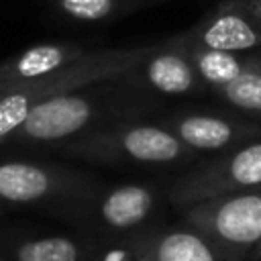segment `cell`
Wrapping results in <instances>:
<instances>
[{
    "instance_id": "obj_1",
    "label": "cell",
    "mask_w": 261,
    "mask_h": 261,
    "mask_svg": "<svg viewBox=\"0 0 261 261\" xmlns=\"http://www.w3.org/2000/svg\"><path fill=\"white\" fill-rule=\"evenodd\" d=\"M149 108L145 90L126 75L102 80L73 92L39 102L6 143L20 147H49L88 130L130 120Z\"/></svg>"
},
{
    "instance_id": "obj_2",
    "label": "cell",
    "mask_w": 261,
    "mask_h": 261,
    "mask_svg": "<svg viewBox=\"0 0 261 261\" xmlns=\"http://www.w3.org/2000/svg\"><path fill=\"white\" fill-rule=\"evenodd\" d=\"M163 41L133 45V47H114V49H96L86 51L75 61L63 65L57 71L47 75L20 82L14 86L2 88L0 96V145L24 122L29 112L43 100L73 92L77 88L126 75L135 65L159 49Z\"/></svg>"
},
{
    "instance_id": "obj_3",
    "label": "cell",
    "mask_w": 261,
    "mask_h": 261,
    "mask_svg": "<svg viewBox=\"0 0 261 261\" xmlns=\"http://www.w3.org/2000/svg\"><path fill=\"white\" fill-rule=\"evenodd\" d=\"M53 149L73 159L145 167H171L190 163L198 157V153L186 147L163 122L135 120H120L88 130Z\"/></svg>"
},
{
    "instance_id": "obj_4",
    "label": "cell",
    "mask_w": 261,
    "mask_h": 261,
    "mask_svg": "<svg viewBox=\"0 0 261 261\" xmlns=\"http://www.w3.org/2000/svg\"><path fill=\"white\" fill-rule=\"evenodd\" d=\"M100 184L77 169L22 159L0 161V204L73 208Z\"/></svg>"
},
{
    "instance_id": "obj_5",
    "label": "cell",
    "mask_w": 261,
    "mask_h": 261,
    "mask_svg": "<svg viewBox=\"0 0 261 261\" xmlns=\"http://www.w3.org/2000/svg\"><path fill=\"white\" fill-rule=\"evenodd\" d=\"M181 222L241 255L261 243V188L212 196L181 208Z\"/></svg>"
},
{
    "instance_id": "obj_6",
    "label": "cell",
    "mask_w": 261,
    "mask_h": 261,
    "mask_svg": "<svg viewBox=\"0 0 261 261\" xmlns=\"http://www.w3.org/2000/svg\"><path fill=\"white\" fill-rule=\"evenodd\" d=\"M159 206V188L153 184L98 186L65 214L108 237H130L145 228Z\"/></svg>"
},
{
    "instance_id": "obj_7",
    "label": "cell",
    "mask_w": 261,
    "mask_h": 261,
    "mask_svg": "<svg viewBox=\"0 0 261 261\" xmlns=\"http://www.w3.org/2000/svg\"><path fill=\"white\" fill-rule=\"evenodd\" d=\"M261 188V139L202 163L184 173L169 188L171 204L184 208L188 204L241 190Z\"/></svg>"
},
{
    "instance_id": "obj_8",
    "label": "cell",
    "mask_w": 261,
    "mask_h": 261,
    "mask_svg": "<svg viewBox=\"0 0 261 261\" xmlns=\"http://www.w3.org/2000/svg\"><path fill=\"white\" fill-rule=\"evenodd\" d=\"M143 261H257L226 249L188 224L147 226L130 237H122Z\"/></svg>"
},
{
    "instance_id": "obj_9",
    "label": "cell",
    "mask_w": 261,
    "mask_h": 261,
    "mask_svg": "<svg viewBox=\"0 0 261 261\" xmlns=\"http://www.w3.org/2000/svg\"><path fill=\"white\" fill-rule=\"evenodd\" d=\"M186 147L200 153H228L261 139V124L249 116L208 110H184L163 122Z\"/></svg>"
},
{
    "instance_id": "obj_10",
    "label": "cell",
    "mask_w": 261,
    "mask_h": 261,
    "mask_svg": "<svg viewBox=\"0 0 261 261\" xmlns=\"http://www.w3.org/2000/svg\"><path fill=\"white\" fill-rule=\"evenodd\" d=\"M126 77L145 92L159 96H190L208 92L188 55L186 35H175L159 45L149 57L135 65Z\"/></svg>"
},
{
    "instance_id": "obj_11",
    "label": "cell",
    "mask_w": 261,
    "mask_h": 261,
    "mask_svg": "<svg viewBox=\"0 0 261 261\" xmlns=\"http://www.w3.org/2000/svg\"><path fill=\"white\" fill-rule=\"evenodd\" d=\"M184 35L194 45L224 51H253L261 47V18L253 12L249 0H222Z\"/></svg>"
},
{
    "instance_id": "obj_12",
    "label": "cell",
    "mask_w": 261,
    "mask_h": 261,
    "mask_svg": "<svg viewBox=\"0 0 261 261\" xmlns=\"http://www.w3.org/2000/svg\"><path fill=\"white\" fill-rule=\"evenodd\" d=\"M88 49L75 41H45L0 61V88L29 82L82 57Z\"/></svg>"
},
{
    "instance_id": "obj_13",
    "label": "cell",
    "mask_w": 261,
    "mask_h": 261,
    "mask_svg": "<svg viewBox=\"0 0 261 261\" xmlns=\"http://www.w3.org/2000/svg\"><path fill=\"white\" fill-rule=\"evenodd\" d=\"M188 43V41H186ZM188 55L208 90H216L261 63V55L249 51H224L188 43Z\"/></svg>"
},
{
    "instance_id": "obj_14",
    "label": "cell",
    "mask_w": 261,
    "mask_h": 261,
    "mask_svg": "<svg viewBox=\"0 0 261 261\" xmlns=\"http://www.w3.org/2000/svg\"><path fill=\"white\" fill-rule=\"evenodd\" d=\"M96 245L73 234L20 239L6 249L10 261H92Z\"/></svg>"
},
{
    "instance_id": "obj_15",
    "label": "cell",
    "mask_w": 261,
    "mask_h": 261,
    "mask_svg": "<svg viewBox=\"0 0 261 261\" xmlns=\"http://www.w3.org/2000/svg\"><path fill=\"white\" fill-rule=\"evenodd\" d=\"M155 2L159 0H47L55 12L82 24L112 22Z\"/></svg>"
},
{
    "instance_id": "obj_16",
    "label": "cell",
    "mask_w": 261,
    "mask_h": 261,
    "mask_svg": "<svg viewBox=\"0 0 261 261\" xmlns=\"http://www.w3.org/2000/svg\"><path fill=\"white\" fill-rule=\"evenodd\" d=\"M212 92L243 116L261 120V63Z\"/></svg>"
},
{
    "instance_id": "obj_17",
    "label": "cell",
    "mask_w": 261,
    "mask_h": 261,
    "mask_svg": "<svg viewBox=\"0 0 261 261\" xmlns=\"http://www.w3.org/2000/svg\"><path fill=\"white\" fill-rule=\"evenodd\" d=\"M92 261H143L133 253V249L124 243V239L108 241L106 245H98Z\"/></svg>"
},
{
    "instance_id": "obj_18",
    "label": "cell",
    "mask_w": 261,
    "mask_h": 261,
    "mask_svg": "<svg viewBox=\"0 0 261 261\" xmlns=\"http://www.w3.org/2000/svg\"><path fill=\"white\" fill-rule=\"evenodd\" d=\"M249 4H251V8H253V12L261 18V0H249Z\"/></svg>"
},
{
    "instance_id": "obj_19",
    "label": "cell",
    "mask_w": 261,
    "mask_h": 261,
    "mask_svg": "<svg viewBox=\"0 0 261 261\" xmlns=\"http://www.w3.org/2000/svg\"><path fill=\"white\" fill-rule=\"evenodd\" d=\"M255 259L257 261H261V243L257 245V249H255Z\"/></svg>"
},
{
    "instance_id": "obj_20",
    "label": "cell",
    "mask_w": 261,
    "mask_h": 261,
    "mask_svg": "<svg viewBox=\"0 0 261 261\" xmlns=\"http://www.w3.org/2000/svg\"><path fill=\"white\" fill-rule=\"evenodd\" d=\"M0 261H10V259H8L6 255H0Z\"/></svg>"
},
{
    "instance_id": "obj_21",
    "label": "cell",
    "mask_w": 261,
    "mask_h": 261,
    "mask_svg": "<svg viewBox=\"0 0 261 261\" xmlns=\"http://www.w3.org/2000/svg\"><path fill=\"white\" fill-rule=\"evenodd\" d=\"M2 94H4V90H2V88H0V96H2Z\"/></svg>"
},
{
    "instance_id": "obj_22",
    "label": "cell",
    "mask_w": 261,
    "mask_h": 261,
    "mask_svg": "<svg viewBox=\"0 0 261 261\" xmlns=\"http://www.w3.org/2000/svg\"><path fill=\"white\" fill-rule=\"evenodd\" d=\"M0 214H2V204H0Z\"/></svg>"
}]
</instances>
